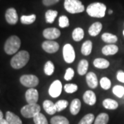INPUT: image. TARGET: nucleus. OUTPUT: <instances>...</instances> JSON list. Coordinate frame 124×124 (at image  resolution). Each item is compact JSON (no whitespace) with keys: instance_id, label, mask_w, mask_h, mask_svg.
Returning <instances> with one entry per match:
<instances>
[{"instance_id":"obj_1","label":"nucleus","mask_w":124,"mask_h":124,"mask_svg":"<svg viewBox=\"0 0 124 124\" xmlns=\"http://www.w3.org/2000/svg\"><path fill=\"white\" fill-rule=\"evenodd\" d=\"M30 54L26 50H22L16 54L10 60V65L14 69H20L24 67L29 61Z\"/></svg>"},{"instance_id":"obj_2","label":"nucleus","mask_w":124,"mask_h":124,"mask_svg":"<svg viewBox=\"0 0 124 124\" xmlns=\"http://www.w3.org/2000/svg\"><path fill=\"white\" fill-rule=\"evenodd\" d=\"M106 5L99 2L93 3L90 4L86 9L87 13L90 17L97 18L103 17L106 14Z\"/></svg>"},{"instance_id":"obj_3","label":"nucleus","mask_w":124,"mask_h":124,"mask_svg":"<svg viewBox=\"0 0 124 124\" xmlns=\"http://www.w3.org/2000/svg\"><path fill=\"white\" fill-rule=\"evenodd\" d=\"M21 46V40L17 36H11L4 44V51L8 54L16 53Z\"/></svg>"},{"instance_id":"obj_4","label":"nucleus","mask_w":124,"mask_h":124,"mask_svg":"<svg viewBox=\"0 0 124 124\" xmlns=\"http://www.w3.org/2000/svg\"><path fill=\"white\" fill-rule=\"evenodd\" d=\"M64 8L71 14L80 13L85 10L84 6L79 0H65Z\"/></svg>"},{"instance_id":"obj_5","label":"nucleus","mask_w":124,"mask_h":124,"mask_svg":"<svg viewBox=\"0 0 124 124\" xmlns=\"http://www.w3.org/2000/svg\"><path fill=\"white\" fill-rule=\"evenodd\" d=\"M41 108L37 103L28 104L21 109V114L25 118H33L38 113H39Z\"/></svg>"},{"instance_id":"obj_6","label":"nucleus","mask_w":124,"mask_h":124,"mask_svg":"<svg viewBox=\"0 0 124 124\" xmlns=\"http://www.w3.org/2000/svg\"><path fill=\"white\" fill-rule=\"evenodd\" d=\"M20 83L28 88H34L39 84L38 77L33 75H24L20 77Z\"/></svg>"},{"instance_id":"obj_7","label":"nucleus","mask_w":124,"mask_h":124,"mask_svg":"<svg viewBox=\"0 0 124 124\" xmlns=\"http://www.w3.org/2000/svg\"><path fill=\"white\" fill-rule=\"evenodd\" d=\"M63 57L65 62L71 63L75 59V53L72 46L69 44H66L63 48Z\"/></svg>"},{"instance_id":"obj_8","label":"nucleus","mask_w":124,"mask_h":124,"mask_svg":"<svg viewBox=\"0 0 124 124\" xmlns=\"http://www.w3.org/2000/svg\"><path fill=\"white\" fill-rule=\"evenodd\" d=\"M62 91V82L59 80H55L51 84L48 90L49 94L53 98L58 97Z\"/></svg>"},{"instance_id":"obj_9","label":"nucleus","mask_w":124,"mask_h":124,"mask_svg":"<svg viewBox=\"0 0 124 124\" xmlns=\"http://www.w3.org/2000/svg\"><path fill=\"white\" fill-rule=\"evenodd\" d=\"M42 48L48 53H54L57 52L59 49V45L57 42L51 40L46 41L42 44Z\"/></svg>"},{"instance_id":"obj_10","label":"nucleus","mask_w":124,"mask_h":124,"mask_svg":"<svg viewBox=\"0 0 124 124\" xmlns=\"http://www.w3.org/2000/svg\"><path fill=\"white\" fill-rule=\"evenodd\" d=\"M26 99L28 104H33V103H37L39 99V94L38 91L36 89L31 88H29L26 92Z\"/></svg>"},{"instance_id":"obj_11","label":"nucleus","mask_w":124,"mask_h":124,"mask_svg":"<svg viewBox=\"0 0 124 124\" xmlns=\"http://www.w3.org/2000/svg\"><path fill=\"white\" fill-rule=\"evenodd\" d=\"M43 35L46 39L49 40H53L57 39L61 35L60 31L55 28H46L43 31Z\"/></svg>"},{"instance_id":"obj_12","label":"nucleus","mask_w":124,"mask_h":124,"mask_svg":"<svg viewBox=\"0 0 124 124\" xmlns=\"http://www.w3.org/2000/svg\"><path fill=\"white\" fill-rule=\"evenodd\" d=\"M5 17L6 19V22L8 23L9 24L14 25L17 23L18 21V16L16 10L13 8L8 9L6 12Z\"/></svg>"},{"instance_id":"obj_13","label":"nucleus","mask_w":124,"mask_h":124,"mask_svg":"<svg viewBox=\"0 0 124 124\" xmlns=\"http://www.w3.org/2000/svg\"><path fill=\"white\" fill-rule=\"evenodd\" d=\"M83 99H84L85 103L86 104L89 105V106L94 105L95 103H96V101H97L95 93H94L93 91H92V90H87L84 94Z\"/></svg>"},{"instance_id":"obj_14","label":"nucleus","mask_w":124,"mask_h":124,"mask_svg":"<svg viewBox=\"0 0 124 124\" xmlns=\"http://www.w3.org/2000/svg\"><path fill=\"white\" fill-rule=\"evenodd\" d=\"M86 82L90 88L94 89L97 87L99 81H98L97 77L95 73L93 72H90L86 75Z\"/></svg>"},{"instance_id":"obj_15","label":"nucleus","mask_w":124,"mask_h":124,"mask_svg":"<svg viewBox=\"0 0 124 124\" xmlns=\"http://www.w3.org/2000/svg\"><path fill=\"white\" fill-rule=\"evenodd\" d=\"M6 120L8 124H22L21 119L13 112L10 111H8L6 114Z\"/></svg>"},{"instance_id":"obj_16","label":"nucleus","mask_w":124,"mask_h":124,"mask_svg":"<svg viewBox=\"0 0 124 124\" xmlns=\"http://www.w3.org/2000/svg\"><path fill=\"white\" fill-rule=\"evenodd\" d=\"M119 50L118 46L115 44H109L105 46L102 48V53L104 55H114Z\"/></svg>"},{"instance_id":"obj_17","label":"nucleus","mask_w":124,"mask_h":124,"mask_svg":"<svg viewBox=\"0 0 124 124\" xmlns=\"http://www.w3.org/2000/svg\"><path fill=\"white\" fill-rule=\"evenodd\" d=\"M43 107L44 108L45 111L50 115H54L56 112V108H55V105L53 102L50 101V100H46L43 103Z\"/></svg>"},{"instance_id":"obj_18","label":"nucleus","mask_w":124,"mask_h":124,"mask_svg":"<svg viewBox=\"0 0 124 124\" xmlns=\"http://www.w3.org/2000/svg\"><path fill=\"white\" fill-rule=\"evenodd\" d=\"M81 106V103L79 99H75L74 100H72L71 102L70 106V110L71 114L72 115H77L79 112Z\"/></svg>"},{"instance_id":"obj_19","label":"nucleus","mask_w":124,"mask_h":124,"mask_svg":"<svg viewBox=\"0 0 124 124\" xmlns=\"http://www.w3.org/2000/svg\"><path fill=\"white\" fill-rule=\"evenodd\" d=\"M102 29V24L100 22H95L92 24L89 28V35L93 37L98 35Z\"/></svg>"},{"instance_id":"obj_20","label":"nucleus","mask_w":124,"mask_h":124,"mask_svg":"<svg viewBox=\"0 0 124 124\" xmlns=\"http://www.w3.org/2000/svg\"><path fill=\"white\" fill-rule=\"evenodd\" d=\"M93 65L99 69H106L110 66V62L103 58H97L94 60Z\"/></svg>"},{"instance_id":"obj_21","label":"nucleus","mask_w":124,"mask_h":124,"mask_svg":"<svg viewBox=\"0 0 124 124\" xmlns=\"http://www.w3.org/2000/svg\"><path fill=\"white\" fill-rule=\"evenodd\" d=\"M103 106L105 108L108 110H115L118 108L119 104L115 100L111 99H106L103 101Z\"/></svg>"},{"instance_id":"obj_22","label":"nucleus","mask_w":124,"mask_h":124,"mask_svg":"<svg viewBox=\"0 0 124 124\" xmlns=\"http://www.w3.org/2000/svg\"><path fill=\"white\" fill-rule=\"evenodd\" d=\"M88 68V62L85 59H82L81 60L79 63L78 68H77V71L78 73L80 75H84L86 74Z\"/></svg>"},{"instance_id":"obj_23","label":"nucleus","mask_w":124,"mask_h":124,"mask_svg":"<svg viewBox=\"0 0 124 124\" xmlns=\"http://www.w3.org/2000/svg\"><path fill=\"white\" fill-rule=\"evenodd\" d=\"M92 49H93V43L91 41L88 40V41H85L82 44L81 51V53L84 55L87 56V55L90 54L91 52H92Z\"/></svg>"},{"instance_id":"obj_24","label":"nucleus","mask_w":124,"mask_h":124,"mask_svg":"<svg viewBox=\"0 0 124 124\" xmlns=\"http://www.w3.org/2000/svg\"><path fill=\"white\" fill-rule=\"evenodd\" d=\"M72 38L75 41H79L84 37V31L81 28H76L72 32Z\"/></svg>"},{"instance_id":"obj_25","label":"nucleus","mask_w":124,"mask_h":124,"mask_svg":"<svg viewBox=\"0 0 124 124\" xmlns=\"http://www.w3.org/2000/svg\"><path fill=\"white\" fill-rule=\"evenodd\" d=\"M101 39L104 42L108 44H114L117 41V37L108 32L103 33L101 35Z\"/></svg>"},{"instance_id":"obj_26","label":"nucleus","mask_w":124,"mask_h":124,"mask_svg":"<svg viewBox=\"0 0 124 124\" xmlns=\"http://www.w3.org/2000/svg\"><path fill=\"white\" fill-rule=\"evenodd\" d=\"M57 11L53 10H48L46 13V21L48 23H53L55 19V18L57 16Z\"/></svg>"},{"instance_id":"obj_27","label":"nucleus","mask_w":124,"mask_h":124,"mask_svg":"<svg viewBox=\"0 0 124 124\" xmlns=\"http://www.w3.org/2000/svg\"><path fill=\"white\" fill-rule=\"evenodd\" d=\"M109 121V116L106 113H101L97 116L94 124H107Z\"/></svg>"},{"instance_id":"obj_28","label":"nucleus","mask_w":124,"mask_h":124,"mask_svg":"<svg viewBox=\"0 0 124 124\" xmlns=\"http://www.w3.org/2000/svg\"><path fill=\"white\" fill-rule=\"evenodd\" d=\"M51 124H70L68 120L62 116H55L50 120Z\"/></svg>"},{"instance_id":"obj_29","label":"nucleus","mask_w":124,"mask_h":124,"mask_svg":"<svg viewBox=\"0 0 124 124\" xmlns=\"http://www.w3.org/2000/svg\"><path fill=\"white\" fill-rule=\"evenodd\" d=\"M36 15H23L21 17V22L23 24L29 25L31 24L35 21Z\"/></svg>"},{"instance_id":"obj_30","label":"nucleus","mask_w":124,"mask_h":124,"mask_svg":"<svg viewBox=\"0 0 124 124\" xmlns=\"http://www.w3.org/2000/svg\"><path fill=\"white\" fill-rule=\"evenodd\" d=\"M54 71V66L53 63L50 61H48L45 63L44 66V72L46 75L50 76L53 74Z\"/></svg>"},{"instance_id":"obj_31","label":"nucleus","mask_w":124,"mask_h":124,"mask_svg":"<svg viewBox=\"0 0 124 124\" xmlns=\"http://www.w3.org/2000/svg\"><path fill=\"white\" fill-rule=\"evenodd\" d=\"M33 121L35 124H48L47 119L42 113H38L33 117Z\"/></svg>"},{"instance_id":"obj_32","label":"nucleus","mask_w":124,"mask_h":124,"mask_svg":"<svg viewBox=\"0 0 124 124\" xmlns=\"http://www.w3.org/2000/svg\"><path fill=\"white\" fill-rule=\"evenodd\" d=\"M112 93H114V94L117 97H123L124 96V87L119 85H115L112 88Z\"/></svg>"},{"instance_id":"obj_33","label":"nucleus","mask_w":124,"mask_h":124,"mask_svg":"<svg viewBox=\"0 0 124 124\" xmlns=\"http://www.w3.org/2000/svg\"><path fill=\"white\" fill-rule=\"evenodd\" d=\"M94 120V116L93 114H88L85 115L78 124H92Z\"/></svg>"},{"instance_id":"obj_34","label":"nucleus","mask_w":124,"mask_h":124,"mask_svg":"<svg viewBox=\"0 0 124 124\" xmlns=\"http://www.w3.org/2000/svg\"><path fill=\"white\" fill-rule=\"evenodd\" d=\"M54 105H55L57 112H61L66 108L68 105V102L66 100H59L56 102Z\"/></svg>"},{"instance_id":"obj_35","label":"nucleus","mask_w":124,"mask_h":124,"mask_svg":"<svg viewBox=\"0 0 124 124\" xmlns=\"http://www.w3.org/2000/svg\"><path fill=\"white\" fill-rule=\"evenodd\" d=\"M100 85L103 90H108L111 87V81L107 77H102L100 80Z\"/></svg>"},{"instance_id":"obj_36","label":"nucleus","mask_w":124,"mask_h":124,"mask_svg":"<svg viewBox=\"0 0 124 124\" xmlns=\"http://www.w3.org/2000/svg\"><path fill=\"white\" fill-rule=\"evenodd\" d=\"M64 90L67 93H74L78 90V86L74 84H68L65 85L64 86Z\"/></svg>"},{"instance_id":"obj_37","label":"nucleus","mask_w":124,"mask_h":124,"mask_svg":"<svg viewBox=\"0 0 124 124\" xmlns=\"http://www.w3.org/2000/svg\"><path fill=\"white\" fill-rule=\"evenodd\" d=\"M59 25L61 28H66V27L69 26L70 23H69L68 18L65 15L61 16L59 19Z\"/></svg>"},{"instance_id":"obj_38","label":"nucleus","mask_w":124,"mask_h":124,"mask_svg":"<svg viewBox=\"0 0 124 124\" xmlns=\"http://www.w3.org/2000/svg\"><path fill=\"white\" fill-rule=\"evenodd\" d=\"M75 75V72L74 70L71 68H68L66 70V73H65V75H64V79L66 80V81H70Z\"/></svg>"},{"instance_id":"obj_39","label":"nucleus","mask_w":124,"mask_h":124,"mask_svg":"<svg viewBox=\"0 0 124 124\" xmlns=\"http://www.w3.org/2000/svg\"><path fill=\"white\" fill-rule=\"evenodd\" d=\"M116 78L120 82L124 83V72H123L122 70L118 71V72L116 74Z\"/></svg>"},{"instance_id":"obj_40","label":"nucleus","mask_w":124,"mask_h":124,"mask_svg":"<svg viewBox=\"0 0 124 124\" xmlns=\"http://www.w3.org/2000/svg\"><path fill=\"white\" fill-rule=\"evenodd\" d=\"M59 1V0H43V4L46 6H49L57 3Z\"/></svg>"},{"instance_id":"obj_41","label":"nucleus","mask_w":124,"mask_h":124,"mask_svg":"<svg viewBox=\"0 0 124 124\" xmlns=\"http://www.w3.org/2000/svg\"><path fill=\"white\" fill-rule=\"evenodd\" d=\"M0 124H8V123L7 122V121L4 119L0 120Z\"/></svg>"},{"instance_id":"obj_42","label":"nucleus","mask_w":124,"mask_h":124,"mask_svg":"<svg viewBox=\"0 0 124 124\" xmlns=\"http://www.w3.org/2000/svg\"><path fill=\"white\" fill-rule=\"evenodd\" d=\"M3 119H4V115H3L2 112L0 110V120Z\"/></svg>"},{"instance_id":"obj_43","label":"nucleus","mask_w":124,"mask_h":124,"mask_svg":"<svg viewBox=\"0 0 124 124\" xmlns=\"http://www.w3.org/2000/svg\"><path fill=\"white\" fill-rule=\"evenodd\" d=\"M112 13H113V11H112V10H109V12H108V13L109 14H112Z\"/></svg>"},{"instance_id":"obj_44","label":"nucleus","mask_w":124,"mask_h":124,"mask_svg":"<svg viewBox=\"0 0 124 124\" xmlns=\"http://www.w3.org/2000/svg\"><path fill=\"white\" fill-rule=\"evenodd\" d=\"M123 34H124V31H123Z\"/></svg>"}]
</instances>
